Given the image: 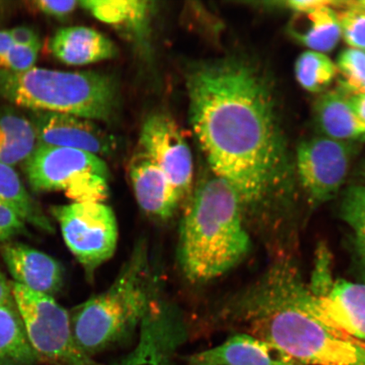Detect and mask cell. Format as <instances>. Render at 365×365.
<instances>
[{"instance_id":"12","label":"cell","mask_w":365,"mask_h":365,"mask_svg":"<svg viewBox=\"0 0 365 365\" xmlns=\"http://www.w3.org/2000/svg\"><path fill=\"white\" fill-rule=\"evenodd\" d=\"M30 120L39 144L83 150L99 158L116 149L115 138L93 120L46 111H34Z\"/></svg>"},{"instance_id":"35","label":"cell","mask_w":365,"mask_h":365,"mask_svg":"<svg viewBox=\"0 0 365 365\" xmlns=\"http://www.w3.org/2000/svg\"><path fill=\"white\" fill-rule=\"evenodd\" d=\"M354 249L356 257L359 259V263L365 277V238L362 237L355 236Z\"/></svg>"},{"instance_id":"25","label":"cell","mask_w":365,"mask_h":365,"mask_svg":"<svg viewBox=\"0 0 365 365\" xmlns=\"http://www.w3.org/2000/svg\"><path fill=\"white\" fill-rule=\"evenodd\" d=\"M340 215L355 236L365 238V186L353 185L346 189L341 202Z\"/></svg>"},{"instance_id":"13","label":"cell","mask_w":365,"mask_h":365,"mask_svg":"<svg viewBox=\"0 0 365 365\" xmlns=\"http://www.w3.org/2000/svg\"><path fill=\"white\" fill-rule=\"evenodd\" d=\"M0 254L16 284L52 297L61 290L63 268L50 255L11 241L0 243Z\"/></svg>"},{"instance_id":"15","label":"cell","mask_w":365,"mask_h":365,"mask_svg":"<svg viewBox=\"0 0 365 365\" xmlns=\"http://www.w3.org/2000/svg\"><path fill=\"white\" fill-rule=\"evenodd\" d=\"M190 365H304L252 334H236L215 348L190 356Z\"/></svg>"},{"instance_id":"30","label":"cell","mask_w":365,"mask_h":365,"mask_svg":"<svg viewBox=\"0 0 365 365\" xmlns=\"http://www.w3.org/2000/svg\"><path fill=\"white\" fill-rule=\"evenodd\" d=\"M79 1H50V0H35L31 1L30 6L35 11L45 15L65 19L78 7Z\"/></svg>"},{"instance_id":"23","label":"cell","mask_w":365,"mask_h":365,"mask_svg":"<svg viewBox=\"0 0 365 365\" xmlns=\"http://www.w3.org/2000/svg\"><path fill=\"white\" fill-rule=\"evenodd\" d=\"M0 202L15 210L26 223L48 234L53 232L51 222L27 192L16 171L2 163H0Z\"/></svg>"},{"instance_id":"36","label":"cell","mask_w":365,"mask_h":365,"mask_svg":"<svg viewBox=\"0 0 365 365\" xmlns=\"http://www.w3.org/2000/svg\"><path fill=\"white\" fill-rule=\"evenodd\" d=\"M14 45L8 30H0V58L6 54Z\"/></svg>"},{"instance_id":"2","label":"cell","mask_w":365,"mask_h":365,"mask_svg":"<svg viewBox=\"0 0 365 365\" xmlns=\"http://www.w3.org/2000/svg\"><path fill=\"white\" fill-rule=\"evenodd\" d=\"M181 219L178 262L192 284L230 271L248 255L250 238L242 217L240 196L210 170L199 180Z\"/></svg>"},{"instance_id":"19","label":"cell","mask_w":365,"mask_h":365,"mask_svg":"<svg viewBox=\"0 0 365 365\" xmlns=\"http://www.w3.org/2000/svg\"><path fill=\"white\" fill-rule=\"evenodd\" d=\"M314 118L323 136L345 141L365 135V124L356 115L348 96L331 91L319 97L314 106Z\"/></svg>"},{"instance_id":"7","label":"cell","mask_w":365,"mask_h":365,"mask_svg":"<svg viewBox=\"0 0 365 365\" xmlns=\"http://www.w3.org/2000/svg\"><path fill=\"white\" fill-rule=\"evenodd\" d=\"M14 302L38 359L57 365H98L77 346L70 313L52 296L11 282Z\"/></svg>"},{"instance_id":"38","label":"cell","mask_w":365,"mask_h":365,"mask_svg":"<svg viewBox=\"0 0 365 365\" xmlns=\"http://www.w3.org/2000/svg\"><path fill=\"white\" fill-rule=\"evenodd\" d=\"M6 2L0 1V19H1V16L4 15V9H6Z\"/></svg>"},{"instance_id":"8","label":"cell","mask_w":365,"mask_h":365,"mask_svg":"<svg viewBox=\"0 0 365 365\" xmlns=\"http://www.w3.org/2000/svg\"><path fill=\"white\" fill-rule=\"evenodd\" d=\"M51 212L68 248L86 276L93 277L115 253L118 227L113 209L103 202H73L53 207Z\"/></svg>"},{"instance_id":"21","label":"cell","mask_w":365,"mask_h":365,"mask_svg":"<svg viewBox=\"0 0 365 365\" xmlns=\"http://www.w3.org/2000/svg\"><path fill=\"white\" fill-rule=\"evenodd\" d=\"M299 14L292 34L312 51L327 53L336 48L341 33L336 13L331 7Z\"/></svg>"},{"instance_id":"17","label":"cell","mask_w":365,"mask_h":365,"mask_svg":"<svg viewBox=\"0 0 365 365\" xmlns=\"http://www.w3.org/2000/svg\"><path fill=\"white\" fill-rule=\"evenodd\" d=\"M50 50L68 66H86L117 57L115 44L99 31L86 26L58 30L50 40Z\"/></svg>"},{"instance_id":"39","label":"cell","mask_w":365,"mask_h":365,"mask_svg":"<svg viewBox=\"0 0 365 365\" xmlns=\"http://www.w3.org/2000/svg\"><path fill=\"white\" fill-rule=\"evenodd\" d=\"M365 93V81L363 83V85L361 86V88H360L359 89V91H357V93Z\"/></svg>"},{"instance_id":"32","label":"cell","mask_w":365,"mask_h":365,"mask_svg":"<svg viewBox=\"0 0 365 365\" xmlns=\"http://www.w3.org/2000/svg\"><path fill=\"white\" fill-rule=\"evenodd\" d=\"M284 4L286 7L297 13H307L316 11L319 8L336 6L337 2L329 1V0H289Z\"/></svg>"},{"instance_id":"5","label":"cell","mask_w":365,"mask_h":365,"mask_svg":"<svg viewBox=\"0 0 365 365\" xmlns=\"http://www.w3.org/2000/svg\"><path fill=\"white\" fill-rule=\"evenodd\" d=\"M274 290V289H273ZM252 309L251 334L304 365H365V344L324 326L295 308L280 287Z\"/></svg>"},{"instance_id":"20","label":"cell","mask_w":365,"mask_h":365,"mask_svg":"<svg viewBox=\"0 0 365 365\" xmlns=\"http://www.w3.org/2000/svg\"><path fill=\"white\" fill-rule=\"evenodd\" d=\"M38 143L30 118L15 109L0 107V163L14 167L29 158Z\"/></svg>"},{"instance_id":"11","label":"cell","mask_w":365,"mask_h":365,"mask_svg":"<svg viewBox=\"0 0 365 365\" xmlns=\"http://www.w3.org/2000/svg\"><path fill=\"white\" fill-rule=\"evenodd\" d=\"M351 147L344 141L314 137L299 145L297 166L310 202L321 205L335 197L348 175Z\"/></svg>"},{"instance_id":"9","label":"cell","mask_w":365,"mask_h":365,"mask_svg":"<svg viewBox=\"0 0 365 365\" xmlns=\"http://www.w3.org/2000/svg\"><path fill=\"white\" fill-rule=\"evenodd\" d=\"M287 300L324 326L365 344V284L339 279L316 295L294 282Z\"/></svg>"},{"instance_id":"18","label":"cell","mask_w":365,"mask_h":365,"mask_svg":"<svg viewBox=\"0 0 365 365\" xmlns=\"http://www.w3.org/2000/svg\"><path fill=\"white\" fill-rule=\"evenodd\" d=\"M153 2L145 0H85L80 6L100 21L141 42L148 34Z\"/></svg>"},{"instance_id":"6","label":"cell","mask_w":365,"mask_h":365,"mask_svg":"<svg viewBox=\"0 0 365 365\" xmlns=\"http://www.w3.org/2000/svg\"><path fill=\"white\" fill-rule=\"evenodd\" d=\"M34 191L62 190L73 202H103L108 197V168L101 158L76 149L36 144L25 162Z\"/></svg>"},{"instance_id":"4","label":"cell","mask_w":365,"mask_h":365,"mask_svg":"<svg viewBox=\"0 0 365 365\" xmlns=\"http://www.w3.org/2000/svg\"><path fill=\"white\" fill-rule=\"evenodd\" d=\"M0 98L18 106L109 122L120 108L113 77L94 71L33 68L21 73L0 68Z\"/></svg>"},{"instance_id":"28","label":"cell","mask_w":365,"mask_h":365,"mask_svg":"<svg viewBox=\"0 0 365 365\" xmlns=\"http://www.w3.org/2000/svg\"><path fill=\"white\" fill-rule=\"evenodd\" d=\"M40 47L14 44L4 56L0 58V68L21 73L34 68Z\"/></svg>"},{"instance_id":"31","label":"cell","mask_w":365,"mask_h":365,"mask_svg":"<svg viewBox=\"0 0 365 365\" xmlns=\"http://www.w3.org/2000/svg\"><path fill=\"white\" fill-rule=\"evenodd\" d=\"M14 44L40 47L41 43L38 34L33 29L26 26H18L8 30Z\"/></svg>"},{"instance_id":"16","label":"cell","mask_w":365,"mask_h":365,"mask_svg":"<svg viewBox=\"0 0 365 365\" xmlns=\"http://www.w3.org/2000/svg\"><path fill=\"white\" fill-rule=\"evenodd\" d=\"M135 349L117 365H170V360L185 341L184 333L172 318L152 313L141 322Z\"/></svg>"},{"instance_id":"14","label":"cell","mask_w":365,"mask_h":365,"mask_svg":"<svg viewBox=\"0 0 365 365\" xmlns=\"http://www.w3.org/2000/svg\"><path fill=\"white\" fill-rule=\"evenodd\" d=\"M129 175L137 203L148 216L164 222L175 215L182 203L179 195L143 150L131 159Z\"/></svg>"},{"instance_id":"26","label":"cell","mask_w":365,"mask_h":365,"mask_svg":"<svg viewBox=\"0 0 365 365\" xmlns=\"http://www.w3.org/2000/svg\"><path fill=\"white\" fill-rule=\"evenodd\" d=\"M336 68L344 76V88L357 93L365 81V50H344L339 56Z\"/></svg>"},{"instance_id":"34","label":"cell","mask_w":365,"mask_h":365,"mask_svg":"<svg viewBox=\"0 0 365 365\" xmlns=\"http://www.w3.org/2000/svg\"><path fill=\"white\" fill-rule=\"evenodd\" d=\"M13 300L11 282L0 272V304L12 302Z\"/></svg>"},{"instance_id":"1","label":"cell","mask_w":365,"mask_h":365,"mask_svg":"<svg viewBox=\"0 0 365 365\" xmlns=\"http://www.w3.org/2000/svg\"><path fill=\"white\" fill-rule=\"evenodd\" d=\"M190 118L214 175L242 205L262 203L286 179L287 158L270 86L237 58L197 62L185 75Z\"/></svg>"},{"instance_id":"29","label":"cell","mask_w":365,"mask_h":365,"mask_svg":"<svg viewBox=\"0 0 365 365\" xmlns=\"http://www.w3.org/2000/svg\"><path fill=\"white\" fill-rule=\"evenodd\" d=\"M26 222L15 210L0 202V243L27 234Z\"/></svg>"},{"instance_id":"27","label":"cell","mask_w":365,"mask_h":365,"mask_svg":"<svg viewBox=\"0 0 365 365\" xmlns=\"http://www.w3.org/2000/svg\"><path fill=\"white\" fill-rule=\"evenodd\" d=\"M344 4L345 10L336 13L341 35L350 47L365 50V11Z\"/></svg>"},{"instance_id":"24","label":"cell","mask_w":365,"mask_h":365,"mask_svg":"<svg viewBox=\"0 0 365 365\" xmlns=\"http://www.w3.org/2000/svg\"><path fill=\"white\" fill-rule=\"evenodd\" d=\"M337 68L325 53L307 51L295 63V75L299 83L310 93H321L334 80Z\"/></svg>"},{"instance_id":"3","label":"cell","mask_w":365,"mask_h":365,"mask_svg":"<svg viewBox=\"0 0 365 365\" xmlns=\"http://www.w3.org/2000/svg\"><path fill=\"white\" fill-rule=\"evenodd\" d=\"M158 291L147 244L140 240L108 289L73 309L71 324L77 346L93 358L130 339Z\"/></svg>"},{"instance_id":"22","label":"cell","mask_w":365,"mask_h":365,"mask_svg":"<svg viewBox=\"0 0 365 365\" xmlns=\"http://www.w3.org/2000/svg\"><path fill=\"white\" fill-rule=\"evenodd\" d=\"M36 360L15 302L0 304V365H31Z\"/></svg>"},{"instance_id":"37","label":"cell","mask_w":365,"mask_h":365,"mask_svg":"<svg viewBox=\"0 0 365 365\" xmlns=\"http://www.w3.org/2000/svg\"><path fill=\"white\" fill-rule=\"evenodd\" d=\"M346 3L349 6L358 8L360 9V10L365 11V0H362V1H350Z\"/></svg>"},{"instance_id":"10","label":"cell","mask_w":365,"mask_h":365,"mask_svg":"<svg viewBox=\"0 0 365 365\" xmlns=\"http://www.w3.org/2000/svg\"><path fill=\"white\" fill-rule=\"evenodd\" d=\"M140 144L166 175L181 202L188 200L193 190L192 153L176 122L163 113L149 116L141 129Z\"/></svg>"},{"instance_id":"33","label":"cell","mask_w":365,"mask_h":365,"mask_svg":"<svg viewBox=\"0 0 365 365\" xmlns=\"http://www.w3.org/2000/svg\"><path fill=\"white\" fill-rule=\"evenodd\" d=\"M349 100L356 115L365 124V93H354Z\"/></svg>"}]
</instances>
